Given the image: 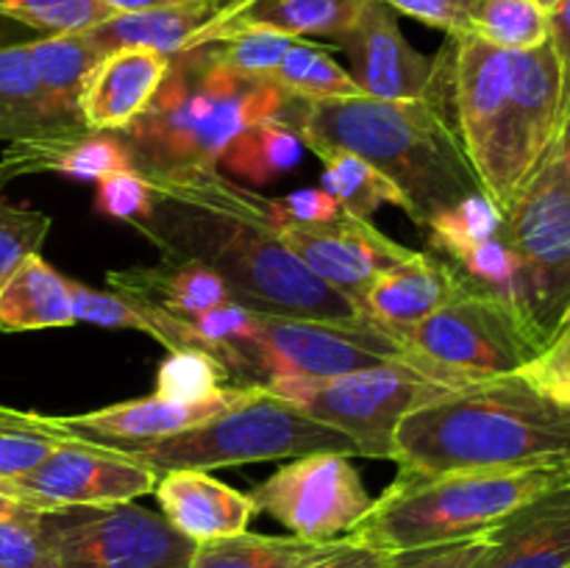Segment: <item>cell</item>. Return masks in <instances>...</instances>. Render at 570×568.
Returning a JSON list of instances; mask_svg holds the SVG:
<instances>
[{
    "mask_svg": "<svg viewBox=\"0 0 570 568\" xmlns=\"http://www.w3.org/2000/svg\"><path fill=\"white\" fill-rule=\"evenodd\" d=\"M148 206L137 228L161 259L193 262L226 284L239 306L267 315L354 321L362 312L315 276L278 234L273 198L217 167L145 176Z\"/></svg>",
    "mask_w": 570,
    "mask_h": 568,
    "instance_id": "1",
    "label": "cell"
},
{
    "mask_svg": "<svg viewBox=\"0 0 570 568\" xmlns=\"http://www.w3.org/2000/svg\"><path fill=\"white\" fill-rule=\"evenodd\" d=\"M434 76L449 89L454 131L484 195L507 215L566 126L554 48L504 50L460 33L438 53Z\"/></svg>",
    "mask_w": 570,
    "mask_h": 568,
    "instance_id": "2",
    "label": "cell"
},
{
    "mask_svg": "<svg viewBox=\"0 0 570 568\" xmlns=\"http://www.w3.org/2000/svg\"><path fill=\"white\" fill-rule=\"evenodd\" d=\"M390 460L399 477L570 468V401L521 371L479 379L412 410Z\"/></svg>",
    "mask_w": 570,
    "mask_h": 568,
    "instance_id": "3",
    "label": "cell"
},
{
    "mask_svg": "<svg viewBox=\"0 0 570 568\" xmlns=\"http://www.w3.org/2000/svg\"><path fill=\"white\" fill-rule=\"evenodd\" d=\"M293 131L312 154L334 148L371 161L401 189L406 215L423 228L462 200L484 195L454 123L432 98L301 100Z\"/></svg>",
    "mask_w": 570,
    "mask_h": 568,
    "instance_id": "4",
    "label": "cell"
},
{
    "mask_svg": "<svg viewBox=\"0 0 570 568\" xmlns=\"http://www.w3.org/2000/svg\"><path fill=\"white\" fill-rule=\"evenodd\" d=\"M301 100L267 78L223 65L209 45L170 56V70L148 111L117 137L139 176L220 165L228 145L262 123L295 128Z\"/></svg>",
    "mask_w": 570,
    "mask_h": 568,
    "instance_id": "5",
    "label": "cell"
},
{
    "mask_svg": "<svg viewBox=\"0 0 570 568\" xmlns=\"http://www.w3.org/2000/svg\"><path fill=\"white\" fill-rule=\"evenodd\" d=\"M570 482V468L460 471L395 477L351 532L367 546L404 555L490 532L534 496Z\"/></svg>",
    "mask_w": 570,
    "mask_h": 568,
    "instance_id": "6",
    "label": "cell"
},
{
    "mask_svg": "<svg viewBox=\"0 0 570 568\" xmlns=\"http://www.w3.org/2000/svg\"><path fill=\"white\" fill-rule=\"evenodd\" d=\"M150 471H217L250 462H278L315 451L362 457L348 434L326 427L284 401L282 395L259 388L245 404L209 418L187 432L165 440L120 449Z\"/></svg>",
    "mask_w": 570,
    "mask_h": 568,
    "instance_id": "7",
    "label": "cell"
},
{
    "mask_svg": "<svg viewBox=\"0 0 570 568\" xmlns=\"http://www.w3.org/2000/svg\"><path fill=\"white\" fill-rule=\"evenodd\" d=\"M265 390L348 434L362 457L390 460L399 423L412 410L454 390V384L423 362H384L328 379H278Z\"/></svg>",
    "mask_w": 570,
    "mask_h": 568,
    "instance_id": "8",
    "label": "cell"
},
{
    "mask_svg": "<svg viewBox=\"0 0 570 568\" xmlns=\"http://www.w3.org/2000/svg\"><path fill=\"white\" fill-rule=\"evenodd\" d=\"M426 228L432 254L449 262L471 293L501 301L549 340L557 317L543 284L527 256L512 245L507 215L488 195L462 200Z\"/></svg>",
    "mask_w": 570,
    "mask_h": 568,
    "instance_id": "9",
    "label": "cell"
},
{
    "mask_svg": "<svg viewBox=\"0 0 570 568\" xmlns=\"http://www.w3.org/2000/svg\"><path fill=\"white\" fill-rule=\"evenodd\" d=\"M401 337L415 360L454 388L523 371L546 343L518 312L471 290Z\"/></svg>",
    "mask_w": 570,
    "mask_h": 568,
    "instance_id": "10",
    "label": "cell"
},
{
    "mask_svg": "<svg viewBox=\"0 0 570 568\" xmlns=\"http://www.w3.org/2000/svg\"><path fill=\"white\" fill-rule=\"evenodd\" d=\"M45 568H189L195 546L134 501L42 510Z\"/></svg>",
    "mask_w": 570,
    "mask_h": 568,
    "instance_id": "11",
    "label": "cell"
},
{
    "mask_svg": "<svg viewBox=\"0 0 570 568\" xmlns=\"http://www.w3.org/2000/svg\"><path fill=\"white\" fill-rule=\"evenodd\" d=\"M256 334L265 388L278 379H328L384 362H415L399 334L365 315L354 321H312L256 312Z\"/></svg>",
    "mask_w": 570,
    "mask_h": 568,
    "instance_id": "12",
    "label": "cell"
},
{
    "mask_svg": "<svg viewBox=\"0 0 570 568\" xmlns=\"http://www.w3.org/2000/svg\"><path fill=\"white\" fill-rule=\"evenodd\" d=\"M351 460L337 451L295 457L248 496L256 512L276 518L295 538L332 543L354 532L373 507V496Z\"/></svg>",
    "mask_w": 570,
    "mask_h": 568,
    "instance_id": "13",
    "label": "cell"
},
{
    "mask_svg": "<svg viewBox=\"0 0 570 568\" xmlns=\"http://www.w3.org/2000/svg\"><path fill=\"white\" fill-rule=\"evenodd\" d=\"M17 499L33 510L134 501L154 493L159 473L120 449L65 440L37 468L9 479Z\"/></svg>",
    "mask_w": 570,
    "mask_h": 568,
    "instance_id": "14",
    "label": "cell"
},
{
    "mask_svg": "<svg viewBox=\"0 0 570 568\" xmlns=\"http://www.w3.org/2000/svg\"><path fill=\"white\" fill-rule=\"evenodd\" d=\"M278 212V209H276ZM278 234L284 245L315 273L321 282L337 290L360 310V301L376 278L410 259L415 251L379 232L371 221L340 209L328 221H289L278 215Z\"/></svg>",
    "mask_w": 570,
    "mask_h": 568,
    "instance_id": "15",
    "label": "cell"
},
{
    "mask_svg": "<svg viewBox=\"0 0 570 568\" xmlns=\"http://www.w3.org/2000/svg\"><path fill=\"white\" fill-rule=\"evenodd\" d=\"M348 59L356 89L379 100L432 98L434 59L417 53L399 26V14L382 0H365L356 20L332 39Z\"/></svg>",
    "mask_w": 570,
    "mask_h": 568,
    "instance_id": "16",
    "label": "cell"
},
{
    "mask_svg": "<svg viewBox=\"0 0 570 568\" xmlns=\"http://www.w3.org/2000/svg\"><path fill=\"white\" fill-rule=\"evenodd\" d=\"M510 239L546 290L551 312L560 315L570 304V178L557 154L543 161L507 212Z\"/></svg>",
    "mask_w": 570,
    "mask_h": 568,
    "instance_id": "17",
    "label": "cell"
},
{
    "mask_svg": "<svg viewBox=\"0 0 570 568\" xmlns=\"http://www.w3.org/2000/svg\"><path fill=\"white\" fill-rule=\"evenodd\" d=\"M259 388H228L217 390L209 399H161V395H145V399L120 401V404L104 407V410L83 412V415H53L56 427L72 440L106 445V449H131V445L156 443L170 434L187 432L209 418L223 415L234 407L245 404Z\"/></svg>",
    "mask_w": 570,
    "mask_h": 568,
    "instance_id": "18",
    "label": "cell"
},
{
    "mask_svg": "<svg viewBox=\"0 0 570 568\" xmlns=\"http://www.w3.org/2000/svg\"><path fill=\"white\" fill-rule=\"evenodd\" d=\"M170 70V56L148 48L111 50L95 65L78 98L81 123L95 134H120L148 111Z\"/></svg>",
    "mask_w": 570,
    "mask_h": 568,
    "instance_id": "19",
    "label": "cell"
},
{
    "mask_svg": "<svg viewBox=\"0 0 570 568\" xmlns=\"http://www.w3.org/2000/svg\"><path fill=\"white\" fill-rule=\"evenodd\" d=\"M473 568H570V482L495 523Z\"/></svg>",
    "mask_w": 570,
    "mask_h": 568,
    "instance_id": "20",
    "label": "cell"
},
{
    "mask_svg": "<svg viewBox=\"0 0 570 568\" xmlns=\"http://www.w3.org/2000/svg\"><path fill=\"white\" fill-rule=\"evenodd\" d=\"M462 293H468V287L449 262L432 251H415L410 259L373 282V287L362 295L360 312L401 337Z\"/></svg>",
    "mask_w": 570,
    "mask_h": 568,
    "instance_id": "21",
    "label": "cell"
},
{
    "mask_svg": "<svg viewBox=\"0 0 570 568\" xmlns=\"http://www.w3.org/2000/svg\"><path fill=\"white\" fill-rule=\"evenodd\" d=\"M154 496L161 516L193 543L245 532L256 516L248 493H239L209 471L159 473Z\"/></svg>",
    "mask_w": 570,
    "mask_h": 568,
    "instance_id": "22",
    "label": "cell"
},
{
    "mask_svg": "<svg viewBox=\"0 0 570 568\" xmlns=\"http://www.w3.org/2000/svg\"><path fill=\"white\" fill-rule=\"evenodd\" d=\"M239 3L243 0H187L137 14H117L87 31V37L104 56L122 48H148L176 56L195 48V42Z\"/></svg>",
    "mask_w": 570,
    "mask_h": 568,
    "instance_id": "23",
    "label": "cell"
},
{
    "mask_svg": "<svg viewBox=\"0 0 570 568\" xmlns=\"http://www.w3.org/2000/svg\"><path fill=\"white\" fill-rule=\"evenodd\" d=\"M111 293L195 323L206 312L234 301L226 284L206 267L193 262L161 259L159 265H137L106 273Z\"/></svg>",
    "mask_w": 570,
    "mask_h": 568,
    "instance_id": "24",
    "label": "cell"
},
{
    "mask_svg": "<svg viewBox=\"0 0 570 568\" xmlns=\"http://www.w3.org/2000/svg\"><path fill=\"white\" fill-rule=\"evenodd\" d=\"M0 165L9 178L28 173H61L70 178L100 182L115 173L134 170L128 148L117 134H65V137H39L26 143H9Z\"/></svg>",
    "mask_w": 570,
    "mask_h": 568,
    "instance_id": "25",
    "label": "cell"
},
{
    "mask_svg": "<svg viewBox=\"0 0 570 568\" xmlns=\"http://www.w3.org/2000/svg\"><path fill=\"white\" fill-rule=\"evenodd\" d=\"M362 6L365 0H243L212 26L195 48L248 28H265L293 39L321 37L332 42L356 20Z\"/></svg>",
    "mask_w": 570,
    "mask_h": 568,
    "instance_id": "26",
    "label": "cell"
},
{
    "mask_svg": "<svg viewBox=\"0 0 570 568\" xmlns=\"http://www.w3.org/2000/svg\"><path fill=\"white\" fill-rule=\"evenodd\" d=\"M50 117L61 134H87L78 115V98L104 53L87 33H53L28 42Z\"/></svg>",
    "mask_w": 570,
    "mask_h": 568,
    "instance_id": "27",
    "label": "cell"
},
{
    "mask_svg": "<svg viewBox=\"0 0 570 568\" xmlns=\"http://www.w3.org/2000/svg\"><path fill=\"white\" fill-rule=\"evenodd\" d=\"M72 315L70 278L42 259L28 256L0 282V332H39L67 329Z\"/></svg>",
    "mask_w": 570,
    "mask_h": 568,
    "instance_id": "28",
    "label": "cell"
},
{
    "mask_svg": "<svg viewBox=\"0 0 570 568\" xmlns=\"http://www.w3.org/2000/svg\"><path fill=\"white\" fill-rule=\"evenodd\" d=\"M65 137L50 117L28 45L0 50V139Z\"/></svg>",
    "mask_w": 570,
    "mask_h": 568,
    "instance_id": "29",
    "label": "cell"
},
{
    "mask_svg": "<svg viewBox=\"0 0 570 568\" xmlns=\"http://www.w3.org/2000/svg\"><path fill=\"white\" fill-rule=\"evenodd\" d=\"M332 543H312L295 535L245 532L195 546L189 568H304L326 555Z\"/></svg>",
    "mask_w": 570,
    "mask_h": 568,
    "instance_id": "30",
    "label": "cell"
},
{
    "mask_svg": "<svg viewBox=\"0 0 570 568\" xmlns=\"http://www.w3.org/2000/svg\"><path fill=\"white\" fill-rule=\"evenodd\" d=\"M315 156L323 161L321 189H326L343 212L362 221H371L373 212L382 206H399L406 212V198L401 189L362 156L334 148L317 150Z\"/></svg>",
    "mask_w": 570,
    "mask_h": 568,
    "instance_id": "31",
    "label": "cell"
},
{
    "mask_svg": "<svg viewBox=\"0 0 570 568\" xmlns=\"http://www.w3.org/2000/svg\"><path fill=\"white\" fill-rule=\"evenodd\" d=\"M465 33L504 50L549 42V9L540 0H471Z\"/></svg>",
    "mask_w": 570,
    "mask_h": 568,
    "instance_id": "32",
    "label": "cell"
},
{
    "mask_svg": "<svg viewBox=\"0 0 570 568\" xmlns=\"http://www.w3.org/2000/svg\"><path fill=\"white\" fill-rule=\"evenodd\" d=\"M284 92L295 95L304 100H323V98H345V95H362L356 89L354 78L348 76L343 65L332 56V50L321 48L298 39L287 50L276 70L267 76Z\"/></svg>",
    "mask_w": 570,
    "mask_h": 568,
    "instance_id": "33",
    "label": "cell"
},
{
    "mask_svg": "<svg viewBox=\"0 0 570 568\" xmlns=\"http://www.w3.org/2000/svg\"><path fill=\"white\" fill-rule=\"evenodd\" d=\"M67 438L53 415L0 407V479H14L37 468Z\"/></svg>",
    "mask_w": 570,
    "mask_h": 568,
    "instance_id": "34",
    "label": "cell"
},
{
    "mask_svg": "<svg viewBox=\"0 0 570 568\" xmlns=\"http://www.w3.org/2000/svg\"><path fill=\"white\" fill-rule=\"evenodd\" d=\"M298 134L289 131L282 123H262V126H254L245 134H239V137L228 145L220 165H226L228 170L234 173H243V176L248 178L271 182L278 173L298 165Z\"/></svg>",
    "mask_w": 570,
    "mask_h": 568,
    "instance_id": "35",
    "label": "cell"
},
{
    "mask_svg": "<svg viewBox=\"0 0 570 568\" xmlns=\"http://www.w3.org/2000/svg\"><path fill=\"white\" fill-rule=\"evenodd\" d=\"M0 11L31 26L42 37L87 33L115 17L98 0H0Z\"/></svg>",
    "mask_w": 570,
    "mask_h": 568,
    "instance_id": "36",
    "label": "cell"
},
{
    "mask_svg": "<svg viewBox=\"0 0 570 568\" xmlns=\"http://www.w3.org/2000/svg\"><path fill=\"white\" fill-rule=\"evenodd\" d=\"M228 371L206 351H173L156 373V395L161 399H209L228 388Z\"/></svg>",
    "mask_w": 570,
    "mask_h": 568,
    "instance_id": "37",
    "label": "cell"
},
{
    "mask_svg": "<svg viewBox=\"0 0 570 568\" xmlns=\"http://www.w3.org/2000/svg\"><path fill=\"white\" fill-rule=\"evenodd\" d=\"M295 42H298V39L287 37V33L265 31V28H248V31L228 33V37L217 39V42H209V48L223 65L245 72V76L267 78Z\"/></svg>",
    "mask_w": 570,
    "mask_h": 568,
    "instance_id": "38",
    "label": "cell"
},
{
    "mask_svg": "<svg viewBox=\"0 0 570 568\" xmlns=\"http://www.w3.org/2000/svg\"><path fill=\"white\" fill-rule=\"evenodd\" d=\"M50 234V217L39 209L17 206L0 195V282L28 256L39 254Z\"/></svg>",
    "mask_w": 570,
    "mask_h": 568,
    "instance_id": "39",
    "label": "cell"
},
{
    "mask_svg": "<svg viewBox=\"0 0 570 568\" xmlns=\"http://www.w3.org/2000/svg\"><path fill=\"white\" fill-rule=\"evenodd\" d=\"M70 295L76 323H92V326L106 329H134V332H142L150 337V323L137 301L126 298L120 293H111V290L100 293V290L87 287L81 282H72V278Z\"/></svg>",
    "mask_w": 570,
    "mask_h": 568,
    "instance_id": "40",
    "label": "cell"
},
{
    "mask_svg": "<svg viewBox=\"0 0 570 568\" xmlns=\"http://www.w3.org/2000/svg\"><path fill=\"white\" fill-rule=\"evenodd\" d=\"M48 549H45L42 510H22L0 518V568H45Z\"/></svg>",
    "mask_w": 570,
    "mask_h": 568,
    "instance_id": "41",
    "label": "cell"
},
{
    "mask_svg": "<svg viewBox=\"0 0 570 568\" xmlns=\"http://www.w3.org/2000/svg\"><path fill=\"white\" fill-rule=\"evenodd\" d=\"M521 373H527L546 393L570 401V304L560 315L557 326L551 329L543 349Z\"/></svg>",
    "mask_w": 570,
    "mask_h": 568,
    "instance_id": "42",
    "label": "cell"
},
{
    "mask_svg": "<svg viewBox=\"0 0 570 568\" xmlns=\"http://www.w3.org/2000/svg\"><path fill=\"white\" fill-rule=\"evenodd\" d=\"M148 198L150 187L145 176H139L137 170L115 173V176L98 182V209L104 215L115 217V221L131 223L134 217L142 215Z\"/></svg>",
    "mask_w": 570,
    "mask_h": 568,
    "instance_id": "43",
    "label": "cell"
},
{
    "mask_svg": "<svg viewBox=\"0 0 570 568\" xmlns=\"http://www.w3.org/2000/svg\"><path fill=\"white\" fill-rule=\"evenodd\" d=\"M484 543H488V532L476 535V538L456 540V543L432 546V549L404 551V555H395L387 568H473Z\"/></svg>",
    "mask_w": 570,
    "mask_h": 568,
    "instance_id": "44",
    "label": "cell"
},
{
    "mask_svg": "<svg viewBox=\"0 0 570 568\" xmlns=\"http://www.w3.org/2000/svg\"><path fill=\"white\" fill-rule=\"evenodd\" d=\"M395 14H406L426 26L440 28L449 37H460L468 28V6L471 0H382Z\"/></svg>",
    "mask_w": 570,
    "mask_h": 568,
    "instance_id": "45",
    "label": "cell"
},
{
    "mask_svg": "<svg viewBox=\"0 0 570 568\" xmlns=\"http://www.w3.org/2000/svg\"><path fill=\"white\" fill-rule=\"evenodd\" d=\"M395 555L390 551L376 549V546H367L362 540H354L351 535L340 538L332 549L323 557H317L315 562L304 568H387L393 562Z\"/></svg>",
    "mask_w": 570,
    "mask_h": 568,
    "instance_id": "46",
    "label": "cell"
},
{
    "mask_svg": "<svg viewBox=\"0 0 570 568\" xmlns=\"http://www.w3.org/2000/svg\"><path fill=\"white\" fill-rule=\"evenodd\" d=\"M276 204L278 215L289 217V221H304V223H315V221H328L340 212L337 200L321 187H309V189H295V193L284 195V198H273Z\"/></svg>",
    "mask_w": 570,
    "mask_h": 568,
    "instance_id": "47",
    "label": "cell"
},
{
    "mask_svg": "<svg viewBox=\"0 0 570 568\" xmlns=\"http://www.w3.org/2000/svg\"><path fill=\"white\" fill-rule=\"evenodd\" d=\"M549 42L562 70V111H570V0H557L549 9Z\"/></svg>",
    "mask_w": 570,
    "mask_h": 568,
    "instance_id": "48",
    "label": "cell"
},
{
    "mask_svg": "<svg viewBox=\"0 0 570 568\" xmlns=\"http://www.w3.org/2000/svg\"><path fill=\"white\" fill-rule=\"evenodd\" d=\"M39 37H42V33L33 31L31 26H26V22L14 20V17L0 11V50L14 48V45H28Z\"/></svg>",
    "mask_w": 570,
    "mask_h": 568,
    "instance_id": "49",
    "label": "cell"
},
{
    "mask_svg": "<svg viewBox=\"0 0 570 568\" xmlns=\"http://www.w3.org/2000/svg\"><path fill=\"white\" fill-rule=\"evenodd\" d=\"M98 3L117 17V14H137V11L161 9V6L187 3V0H98Z\"/></svg>",
    "mask_w": 570,
    "mask_h": 568,
    "instance_id": "50",
    "label": "cell"
},
{
    "mask_svg": "<svg viewBox=\"0 0 570 568\" xmlns=\"http://www.w3.org/2000/svg\"><path fill=\"white\" fill-rule=\"evenodd\" d=\"M22 501L17 499V493H14V488H11V482L9 479H0V518H6V516H11V512H17V510H22ZM33 510V507H31Z\"/></svg>",
    "mask_w": 570,
    "mask_h": 568,
    "instance_id": "51",
    "label": "cell"
},
{
    "mask_svg": "<svg viewBox=\"0 0 570 568\" xmlns=\"http://www.w3.org/2000/svg\"><path fill=\"white\" fill-rule=\"evenodd\" d=\"M566 139H570V111H568V117H566V126H562L560 143H566Z\"/></svg>",
    "mask_w": 570,
    "mask_h": 568,
    "instance_id": "52",
    "label": "cell"
},
{
    "mask_svg": "<svg viewBox=\"0 0 570 568\" xmlns=\"http://www.w3.org/2000/svg\"><path fill=\"white\" fill-rule=\"evenodd\" d=\"M6 182H11V178H9V173H6V167L0 165V189H3Z\"/></svg>",
    "mask_w": 570,
    "mask_h": 568,
    "instance_id": "53",
    "label": "cell"
},
{
    "mask_svg": "<svg viewBox=\"0 0 570 568\" xmlns=\"http://www.w3.org/2000/svg\"><path fill=\"white\" fill-rule=\"evenodd\" d=\"M540 3H543V6H546V9H551V6H554V3H557V0H540Z\"/></svg>",
    "mask_w": 570,
    "mask_h": 568,
    "instance_id": "54",
    "label": "cell"
}]
</instances>
